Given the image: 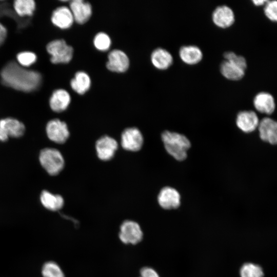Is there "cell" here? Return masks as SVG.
I'll return each mask as SVG.
<instances>
[{"instance_id": "cell-22", "label": "cell", "mask_w": 277, "mask_h": 277, "mask_svg": "<svg viewBox=\"0 0 277 277\" xmlns=\"http://www.w3.org/2000/svg\"><path fill=\"white\" fill-rule=\"evenodd\" d=\"M40 201L42 205L51 211H57L61 209L64 201L63 197L58 194H54L47 190H43L40 195Z\"/></svg>"}, {"instance_id": "cell-26", "label": "cell", "mask_w": 277, "mask_h": 277, "mask_svg": "<svg viewBox=\"0 0 277 277\" xmlns=\"http://www.w3.org/2000/svg\"><path fill=\"white\" fill-rule=\"evenodd\" d=\"M241 277H263L262 269L259 265L251 263L244 264L240 269Z\"/></svg>"}, {"instance_id": "cell-6", "label": "cell", "mask_w": 277, "mask_h": 277, "mask_svg": "<svg viewBox=\"0 0 277 277\" xmlns=\"http://www.w3.org/2000/svg\"><path fill=\"white\" fill-rule=\"evenodd\" d=\"M46 132L49 140L58 144L65 143L69 136L66 124L59 119H53L48 122Z\"/></svg>"}, {"instance_id": "cell-14", "label": "cell", "mask_w": 277, "mask_h": 277, "mask_svg": "<svg viewBox=\"0 0 277 277\" xmlns=\"http://www.w3.org/2000/svg\"><path fill=\"white\" fill-rule=\"evenodd\" d=\"M117 147L116 140L107 135L99 138L95 145L97 156L103 161L110 160L114 156Z\"/></svg>"}, {"instance_id": "cell-20", "label": "cell", "mask_w": 277, "mask_h": 277, "mask_svg": "<svg viewBox=\"0 0 277 277\" xmlns=\"http://www.w3.org/2000/svg\"><path fill=\"white\" fill-rule=\"evenodd\" d=\"M220 70L222 75L230 81H239L242 79L246 69L235 63L228 61H224L220 65Z\"/></svg>"}, {"instance_id": "cell-31", "label": "cell", "mask_w": 277, "mask_h": 277, "mask_svg": "<svg viewBox=\"0 0 277 277\" xmlns=\"http://www.w3.org/2000/svg\"><path fill=\"white\" fill-rule=\"evenodd\" d=\"M140 277H160L156 271L150 267H144L140 271Z\"/></svg>"}, {"instance_id": "cell-7", "label": "cell", "mask_w": 277, "mask_h": 277, "mask_svg": "<svg viewBox=\"0 0 277 277\" xmlns=\"http://www.w3.org/2000/svg\"><path fill=\"white\" fill-rule=\"evenodd\" d=\"M260 139L271 145H277V121L269 116L260 120L258 128Z\"/></svg>"}, {"instance_id": "cell-32", "label": "cell", "mask_w": 277, "mask_h": 277, "mask_svg": "<svg viewBox=\"0 0 277 277\" xmlns=\"http://www.w3.org/2000/svg\"><path fill=\"white\" fill-rule=\"evenodd\" d=\"M7 35L5 27L0 23V46L4 43Z\"/></svg>"}, {"instance_id": "cell-33", "label": "cell", "mask_w": 277, "mask_h": 277, "mask_svg": "<svg viewBox=\"0 0 277 277\" xmlns=\"http://www.w3.org/2000/svg\"><path fill=\"white\" fill-rule=\"evenodd\" d=\"M9 137L5 130L0 126V141L5 142L8 140Z\"/></svg>"}, {"instance_id": "cell-16", "label": "cell", "mask_w": 277, "mask_h": 277, "mask_svg": "<svg viewBox=\"0 0 277 277\" xmlns=\"http://www.w3.org/2000/svg\"><path fill=\"white\" fill-rule=\"evenodd\" d=\"M51 20L54 26L62 29L69 28L74 21L70 8L66 6L55 9L52 12Z\"/></svg>"}, {"instance_id": "cell-1", "label": "cell", "mask_w": 277, "mask_h": 277, "mask_svg": "<svg viewBox=\"0 0 277 277\" xmlns=\"http://www.w3.org/2000/svg\"><path fill=\"white\" fill-rule=\"evenodd\" d=\"M2 83L6 86L24 92L36 90L42 77L38 71L24 68L15 61L7 63L1 73Z\"/></svg>"}, {"instance_id": "cell-27", "label": "cell", "mask_w": 277, "mask_h": 277, "mask_svg": "<svg viewBox=\"0 0 277 277\" xmlns=\"http://www.w3.org/2000/svg\"><path fill=\"white\" fill-rule=\"evenodd\" d=\"M94 47L98 50L105 51L108 50L111 44V41L109 36L104 33H98L93 39Z\"/></svg>"}, {"instance_id": "cell-3", "label": "cell", "mask_w": 277, "mask_h": 277, "mask_svg": "<svg viewBox=\"0 0 277 277\" xmlns=\"http://www.w3.org/2000/svg\"><path fill=\"white\" fill-rule=\"evenodd\" d=\"M38 158L42 167L51 175H57L64 168V158L56 149L45 148L42 149Z\"/></svg>"}, {"instance_id": "cell-17", "label": "cell", "mask_w": 277, "mask_h": 277, "mask_svg": "<svg viewBox=\"0 0 277 277\" xmlns=\"http://www.w3.org/2000/svg\"><path fill=\"white\" fill-rule=\"evenodd\" d=\"M71 102L70 95L63 89H58L52 93L49 100L51 109L55 112H60L65 110Z\"/></svg>"}, {"instance_id": "cell-30", "label": "cell", "mask_w": 277, "mask_h": 277, "mask_svg": "<svg viewBox=\"0 0 277 277\" xmlns=\"http://www.w3.org/2000/svg\"><path fill=\"white\" fill-rule=\"evenodd\" d=\"M225 61L232 62L246 70L247 63L246 58L240 55H237L232 51H227L224 53Z\"/></svg>"}, {"instance_id": "cell-12", "label": "cell", "mask_w": 277, "mask_h": 277, "mask_svg": "<svg viewBox=\"0 0 277 277\" xmlns=\"http://www.w3.org/2000/svg\"><path fill=\"white\" fill-rule=\"evenodd\" d=\"M129 66V58L123 51L114 49L109 53L106 67L110 71L122 73L126 71Z\"/></svg>"}, {"instance_id": "cell-23", "label": "cell", "mask_w": 277, "mask_h": 277, "mask_svg": "<svg viewBox=\"0 0 277 277\" xmlns=\"http://www.w3.org/2000/svg\"><path fill=\"white\" fill-rule=\"evenodd\" d=\"M72 89L79 94L86 93L91 86V79L89 75L84 71L77 72L70 82Z\"/></svg>"}, {"instance_id": "cell-4", "label": "cell", "mask_w": 277, "mask_h": 277, "mask_svg": "<svg viewBox=\"0 0 277 277\" xmlns=\"http://www.w3.org/2000/svg\"><path fill=\"white\" fill-rule=\"evenodd\" d=\"M46 49L51 55L50 61L53 64L68 63L73 56L72 47L67 44L64 39H55L49 42Z\"/></svg>"}, {"instance_id": "cell-18", "label": "cell", "mask_w": 277, "mask_h": 277, "mask_svg": "<svg viewBox=\"0 0 277 277\" xmlns=\"http://www.w3.org/2000/svg\"><path fill=\"white\" fill-rule=\"evenodd\" d=\"M151 62L153 66L159 70L168 69L173 64V58L166 49L158 48L153 51L151 54Z\"/></svg>"}, {"instance_id": "cell-24", "label": "cell", "mask_w": 277, "mask_h": 277, "mask_svg": "<svg viewBox=\"0 0 277 277\" xmlns=\"http://www.w3.org/2000/svg\"><path fill=\"white\" fill-rule=\"evenodd\" d=\"M15 12L19 16H30L35 9V3L33 0H16L13 4Z\"/></svg>"}, {"instance_id": "cell-8", "label": "cell", "mask_w": 277, "mask_h": 277, "mask_svg": "<svg viewBox=\"0 0 277 277\" xmlns=\"http://www.w3.org/2000/svg\"><path fill=\"white\" fill-rule=\"evenodd\" d=\"M143 137L141 131L136 128L126 129L121 136V145L127 150L137 151L143 144Z\"/></svg>"}, {"instance_id": "cell-13", "label": "cell", "mask_w": 277, "mask_h": 277, "mask_svg": "<svg viewBox=\"0 0 277 277\" xmlns=\"http://www.w3.org/2000/svg\"><path fill=\"white\" fill-rule=\"evenodd\" d=\"M157 201L160 206L165 209H175L180 205L181 195L175 189L165 187L160 191Z\"/></svg>"}, {"instance_id": "cell-10", "label": "cell", "mask_w": 277, "mask_h": 277, "mask_svg": "<svg viewBox=\"0 0 277 277\" xmlns=\"http://www.w3.org/2000/svg\"><path fill=\"white\" fill-rule=\"evenodd\" d=\"M260 120L253 110H244L238 113L236 118L238 127L245 133H251L258 129Z\"/></svg>"}, {"instance_id": "cell-2", "label": "cell", "mask_w": 277, "mask_h": 277, "mask_svg": "<svg viewBox=\"0 0 277 277\" xmlns=\"http://www.w3.org/2000/svg\"><path fill=\"white\" fill-rule=\"evenodd\" d=\"M161 137L165 148L170 155L179 161L186 159L187 151L191 146V143L186 136L177 132L165 131Z\"/></svg>"}, {"instance_id": "cell-11", "label": "cell", "mask_w": 277, "mask_h": 277, "mask_svg": "<svg viewBox=\"0 0 277 277\" xmlns=\"http://www.w3.org/2000/svg\"><path fill=\"white\" fill-rule=\"evenodd\" d=\"M212 20L217 27L223 29L227 28L234 23V13L229 6L221 5L217 7L213 11Z\"/></svg>"}, {"instance_id": "cell-29", "label": "cell", "mask_w": 277, "mask_h": 277, "mask_svg": "<svg viewBox=\"0 0 277 277\" xmlns=\"http://www.w3.org/2000/svg\"><path fill=\"white\" fill-rule=\"evenodd\" d=\"M17 63L26 67L33 64L37 60L36 55L31 51H23L18 53L16 56Z\"/></svg>"}, {"instance_id": "cell-15", "label": "cell", "mask_w": 277, "mask_h": 277, "mask_svg": "<svg viewBox=\"0 0 277 277\" xmlns=\"http://www.w3.org/2000/svg\"><path fill=\"white\" fill-rule=\"evenodd\" d=\"M70 9L74 20L80 24H83L87 22L92 14V7L90 4L83 0L71 1Z\"/></svg>"}, {"instance_id": "cell-19", "label": "cell", "mask_w": 277, "mask_h": 277, "mask_svg": "<svg viewBox=\"0 0 277 277\" xmlns=\"http://www.w3.org/2000/svg\"><path fill=\"white\" fill-rule=\"evenodd\" d=\"M179 54L182 61L189 65H196L203 58L201 49L195 45H186L181 47Z\"/></svg>"}, {"instance_id": "cell-25", "label": "cell", "mask_w": 277, "mask_h": 277, "mask_svg": "<svg viewBox=\"0 0 277 277\" xmlns=\"http://www.w3.org/2000/svg\"><path fill=\"white\" fill-rule=\"evenodd\" d=\"M43 277H65L64 273L55 262L49 261L45 263L42 268Z\"/></svg>"}, {"instance_id": "cell-9", "label": "cell", "mask_w": 277, "mask_h": 277, "mask_svg": "<svg viewBox=\"0 0 277 277\" xmlns=\"http://www.w3.org/2000/svg\"><path fill=\"white\" fill-rule=\"evenodd\" d=\"M253 106L258 112L270 115L275 110L276 103L274 96L267 91H261L254 96Z\"/></svg>"}, {"instance_id": "cell-28", "label": "cell", "mask_w": 277, "mask_h": 277, "mask_svg": "<svg viewBox=\"0 0 277 277\" xmlns=\"http://www.w3.org/2000/svg\"><path fill=\"white\" fill-rule=\"evenodd\" d=\"M263 7L264 14L266 18L277 23V0L267 1Z\"/></svg>"}, {"instance_id": "cell-34", "label": "cell", "mask_w": 277, "mask_h": 277, "mask_svg": "<svg viewBox=\"0 0 277 277\" xmlns=\"http://www.w3.org/2000/svg\"><path fill=\"white\" fill-rule=\"evenodd\" d=\"M268 0H253L252 4L257 7L264 6Z\"/></svg>"}, {"instance_id": "cell-5", "label": "cell", "mask_w": 277, "mask_h": 277, "mask_svg": "<svg viewBox=\"0 0 277 277\" xmlns=\"http://www.w3.org/2000/svg\"><path fill=\"white\" fill-rule=\"evenodd\" d=\"M143 236L142 229L137 223L127 220L121 225L119 238L123 243L136 244L141 241Z\"/></svg>"}, {"instance_id": "cell-21", "label": "cell", "mask_w": 277, "mask_h": 277, "mask_svg": "<svg viewBox=\"0 0 277 277\" xmlns=\"http://www.w3.org/2000/svg\"><path fill=\"white\" fill-rule=\"evenodd\" d=\"M0 126L5 130L9 137H19L23 135L25 132L24 124L13 117L0 120Z\"/></svg>"}]
</instances>
